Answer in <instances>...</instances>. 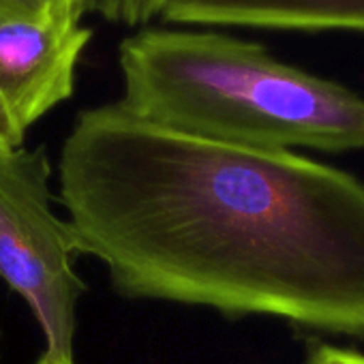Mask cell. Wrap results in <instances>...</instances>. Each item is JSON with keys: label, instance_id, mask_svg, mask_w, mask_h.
I'll return each mask as SVG.
<instances>
[{"label": "cell", "instance_id": "6da1fadb", "mask_svg": "<svg viewBox=\"0 0 364 364\" xmlns=\"http://www.w3.org/2000/svg\"><path fill=\"white\" fill-rule=\"evenodd\" d=\"M75 249L135 300L364 336V182L294 150L80 112L58 161Z\"/></svg>", "mask_w": 364, "mask_h": 364}, {"label": "cell", "instance_id": "7a4b0ae2", "mask_svg": "<svg viewBox=\"0 0 364 364\" xmlns=\"http://www.w3.org/2000/svg\"><path fill=\"white\" fill-rule=\"evenodd\" d=\"M118 105L154 124L264 150H364V97L217 31L141 28L120 43Z\"/></svg>", "mask_w": 364, "mask_h": 364}, {"label": "cell", "instance_id": "3957f363", "mask_svg": "<svg viewBox=\"0 0 364 364\" xmlns=\"http://www.w3.org/2000/svg\"><path fill=\"white\" fill-rule=\"evenodd\" d=\"M52 163L46 148L0 152V279L31 306L48 351L73 358L77 302L75 238L52 208Z\"/></svg>", "mask_w": 364, "mask_h": 364}, {"label": "cell", "instance_id": "277c9868", "mask_svg": "<svg viewBox=\"0 0 364 364\" xmlns=\"http://www.w3.org/2000/svg\"><path fill=\"white\" fill-rule=\"evenodd\" d=\"M92 33L80 20L0 24V101L20 131L73 97L75 69Z\"/></svg>", "mask_w": 364, "mask_h": 364}, {"label": "cell", "instance_id": "5b68a950", "mask_svg": "<svg viewBox=\"0 0 364 364\" xmlns=\"http://www.w3.org/2000/svg\"><path fill=\"white\" fill-rule=\"evenodd\" d=\"M161 18L178 26L364 35V0H167Z\"/></svg>", "mask_w": 364, "mask_h": 364}, {"label": "cell", "instance_id": "8992f818", "mask_svg": "<svg viewBox=\"0 0 364 364\" xmlns=\"http://www.w3.org/2000/svg\"><path fill=\"white\" fill-rule=\"evenodd\" d=\"M165 5L167 0H86L84 11H95L109 22L135 28L161 18Z\"/></svg>", "mask_w": 364, "mask_h": 364}, {"label": "cell", "instance_id": "52a82bcc", "mask_svg": "<svg viewBox=\"0 0 364 364\" xmlns=\"http://www.w3.org/2000/svg\"><path fill=\"white\" fill-rule=\"evenodd\" d=\"M306 364H364V353L332 345H315L306 355Z\"/></svg>", "mask_w": 364, "mask_h": 364}, {"label": "cell", "instance_id": "ba28073f", "mask_svg": "<svg viewBox=\"0 0 364 364\" xmlns=\"http://www.w3.org/2000/svg\"><path fill=\"white\" fill-rule=\"evenodd\" d=\"M35 7L46 18H60V20H80L84 14L86 0H33Z\"/></svg>", "mask_w": 364, "mask_h": 364}, {"label": "cell", "instance_id": "9c48e42d", "mask_svg": "<svg viewBox=\"0 0 364 364\" xmlns=\"http://www.w3.org/2000/svg\"><path fill=\"white\" fill-rule=\"evenodd\" d=\"M46 18L39 14L33 0H0V24L16 20H37Z\"/></svg>", "mask_w": 364, "mask_h": 364}, {"label": "cell", "instance_id": "30bf717a", "mask_svg": "<svg viewBox=\"0 0 364 364\" xmlns=\"http://www.w3.org/2000/svg\"><path fill=\"white\" fill-rule=\"evenodd\" d=\"M24 135H26V133L18 129V124H16L14 118L9 116L7 107L3 105V101H0V152L22 148Z\"/></svg>", "mask_w": 364, "mask_h": 364}, {"label": "cell", "instance_id": "8fae6325", "mask_svg": "<svg viewBox=\"0 0 364 364\" xmlns=\"http://www.w3.org/2000/svg\"><path fill=\"white\" fill-rule=\"evenodd\" d=\"M37 364H75L73 358L69 355H60V353H54V351H43L41 358L37 360Z\"/></svg>", "mask_w": 364, "mask_h": 364}]
</instances>
